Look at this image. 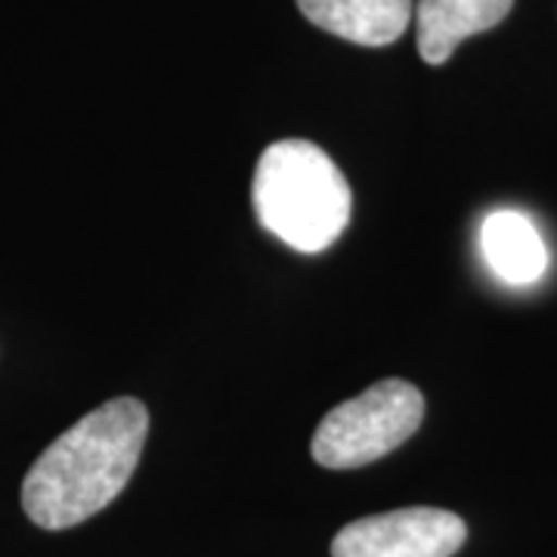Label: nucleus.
Returning a JSON list of instances; mask_svg holds the SVG:
<instances>
[{
  "instance_id": "f257e3e1",
  "label": "nucleus",
  "mask_w": 557,
  "mask_h": 557,
  "mask_svg": "<svg viewBox=\"0 0 557 557\" xmlns=\"http://www.w3.org/2000/svg\"><path fill=\"white\" fill-rule=\"evenodd\" d=\"M149 434V412L134 397L102 403L53 440L22 483V508L40 530H69L94 515L134 478Z\"/></svg>"
},
{
  "instance_id": "f03ea898",
  "label": "nucleus",
  "mask_w": 557,
  "mask_h": 557,
  "mask_svg": "<svg viewBox=\"0 0 557 557\" xmlns=\"http://www.w3.org/2000/svg\"><path fill=\"white\" fill-rule=\"evenodd\" d=\"M251 199L260 226L300 255L335 245L354 208L338 164L310 139H278L263 149Z\"/></svg>"
},
{
  "instance_id": "7ed1b4c3",
  "label": "nucleus",
  "mask_w": 557,
  "mask_h": 557,
  "mask_svg": "<svg viewBox=\"0 0 557 557\" xmlns=\"http://www.w3.org/2000/svg\"><path fill=\"white\" fill-rule=\"evenodd\" d=\"M421 418L424 397L416 384L384 379L322 418L310 449L322 468H362L403 446L421 428Z\"/></svg>"
},
{
  "instance_id": "20e7f679",
  "label": "nucleus",
  "mask_w": 557,
  "mask_h": 557,
  "mask_svg": "<svg viewBox=\"0 0 557 557\" xmlns=\"http://www.w3.org/2000/svg\"><path fill=\"white\" fill-rule=\"evenodd\" d=\"M465 520L443 508H399L347 523L332 557H453L465 545Z\"/></svg>"
},
{
  "instance_id": "39448f33",
  "label": "nucleus",
  "mask_w": 557,
  "mask_h": 557,
  "mask_svg": "<svg viewBox=\"0 0 557 557\" xmlns=\"http://www.w3.org/2000/svg\"><path fill=\"white\" fill-rule=\"evenodd\" d=\"M300 13L335 38L387 47L409 28L416 0H298Z\"/></svg>"
},
{
  "instance_id": "423d86ee",
  "label": "nucleus",
  "mask_w": 557,
  "mask_h": 557,
  "mask_svg": "<svg viewBox=\"0 0 557 557\" xmlns=\"http://www.w3.org/2000/svg\"><path fill=\"white\" fill-rule=\"evenodd\" d=\"M515 0H418V53L428 65H443L461 40L490 32L511 13Z\"/></svg>"
},
{
  "instance_id": "0eeeda50",
  "label": "nucleus",
  "mask_w": 557,
  "mask_h": 557,
  "mask_svg": "<svg viewBox=\"0 0 557 557\" xmlns=\"http://www.w3.org/2000/svg\"><path fill=\"white\" fill-rule=\"evenodd\" d=\"M480 251L508 285H533L548 267V248L536 223L520 211H493L480 226Z\"/></svg>"
}]
</instances>
